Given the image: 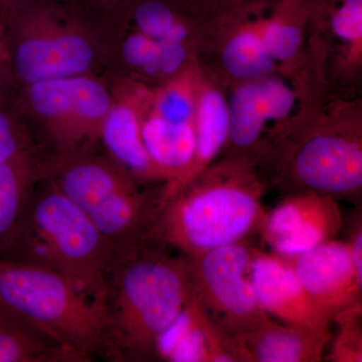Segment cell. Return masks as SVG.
Listing matches in <instances>:
<instances>
[{
    "instance_id": "6da1fadb",
    "label": "cell",
    "mask_w": 362,
    "mask_h": 362,
    "mask_svg": "<svg viewBox=\"0 0 362 362\" xmlns=\"http://www.w3.org/2000/svg\"><path fill=\"white\" fill-rule=\"evenodd\" d=\"M171 250L148 239L114 259L100 299L107 361H156L159 337L192 292L187 257L175 256Z\"/></svg>"
},
{
    "instance_id": "7a4b0ae2",
    "label": "cell",
    "mask_w": 362,
    "mask_h": 362,
    "mask_svg": "<svg viewBox=\"0 0 362 362\" xmlns=\"http://www.w3.org/2000/svg\"><path fill=\"white\" fill-rule=\"evenodd\" d=\"M264 192L247 158L211 165L161 202L152 237L189 258L244 242L263 228Z\"/></svg>"
},
{
    "instance_id": "3957f363",
    "label": "cell",
    "mask_w": 362,
    "mask_h": 362,
    "mask_svg": "<svg viewBox=\"0 0 362 362\" xmlns=\"http://www.w3.org/2000/svg\"><path fill=\"white\" fill-rule=\"evenodd\" d=\"M0 312L77 354L107 361L101 302L75 281L40 267L0 258Z\"/></svg>"
},
{
    "instance_id": "277c9868",
    "label": "cell",
    "mask_w": 362,
    "mask_h": 362,
    "mask_svg": "<svg viewBox=\"0 0 362 362\" xmlns=\"http://www.w3.org/2000/svg\"><path fill=\"white\" fill-rule=\"evenodd\" d=\"M4 258L56 272L101 299L116 255L87 214L51 181L33 188Z\"/></svg>"
},
{
    "instance_id": "5b68a950",
    "label": "cell",
    "mask_w": 362,
    "mask_h": 362,
    "mask_svg": "<svg viewBox=\"0 0 362 362\" xmlns=\"http://www.w3.org/2000/svg\"><path fill=\"white\" fill-rule=\"evenodd\" d=\"M54 171L52 182L87 214L116 256L153 238L163 189L148 192L103 159L71 156Z\"/></svg>"
},
{
    "instance_id": "8992f818",
    "label": "cell",
    "mask_w": 362,
    "mask_h": 362,
    "mask_svg": "<svg viewBox=\"0 0 362 362\" xmlns=\"http://www.w3.org/2000/svg\"><path fill=\"white\" fill-rule=\"evenodd\" d=\"M252 247L247 240L187 257L190 289L207 316L235 338L271 318L251 278Z\"/></svg>"
},
{
    "instance_id": "52a82bcc",
    "label": "cell",
    "mask_w": 362,
    "mask_h": 362,
    "mask_svg": "<svg viewBox=\"0 0 362 362\" xmlns=\"http://www.w3.org/2000/svg\"><path fill=\"white\" fill-rule=\"evenodd\" d=\"M290 194L311 192L333 199L358 197L362 187L361 131L327 129L309 135L285 170Z\"/></svg>"
},
{
    "instance_id": "ba28073f",
    "label": "cell",
    "mask_w": 362,
    "mask_h": 362,
    "mask_svg": "<svg viewBox=\"0 0 362 362\" xmlns=\"http://www.w3.org/2000/svg\"><path fill=\"white\" fill-rule=\"evenodd\" d=\"M342 221L337 199L300 192L288 195L267 213L261 233L275 254L293 258L334 239Z\"/></svg>"
},
{
    "instance_id": "9c48e42d",
    "label": "cell",
    "mask_w": 362,
    "mask_h": 362,
    "mask_svg": "<svg viewBox=\"0 0 362 362\" xmlns=\"http://www.w3.org/2000/svg\"><path fill=\"white\" fill-rule=\"evenodd\" d=\"M286 259L312 301L330 322L342 312L361 304L362 278L354 267L349 243L327 240L299 256Z\"/></svg>"
},
{
    "instance_id": "30bf717a",
    "label": "cell",
    "mask_w": 362,
    "mask_h": 362,
    "mask_svg": "<svg viewBox=\"0 0 362 362\" xmlns=\"http://www.w3.org/2000/svg\"><path fill=\"white\" fill-rule=\"evenodd\" d=\"M251 278L259 303L280 322L330 330V320L315 303L288 259L252 247Z\"/></svg>"
},
{
    "instance_id": "8fae6325",
    "label": "cell",
    "mask_w": 362,
    "mask_h": 362,
    "mask_svg": "<svg viewBox=\"0 0 362 362\" xmlns=\"http://www.w3.org/2000/svg\"><path fill=\"white\" fill-rule=\"evenodd\" d=\"M28 35L14 45L13 64L18 77L28 85L85 75L94 59L88 40L70 30Z\"/></svg>"
},
{
    "instance_id": "7c38bea8",
    "label": "cell",
    "mask_w": 362,
    "mask_h": 362,
    "mask_svg": "<svg viewBox=\"0 0 362 362\" xmlns=\"http://www.w3.org/2000/svg\"><path fill=\"white\" fill-rule=\"evenodd\" d=\"M330 330H316L269 319L233 338L240 362H319Z\"/></svg>"
},
{
    "instance_id": "4fadbf2b",
    "label": "cell",
    "mask_w": 362,
    "mask_h": 362,
    "mask_svg": "<svg viewBox=\"0 0 362 362\" xmlns=\"http://www.w3.org/2000/svg\"><path fill=\"white\" fill-rule=\"evenodd\" d=\"M148 99L138 94L113 101L100 138L116 163L138 180L166 183L165 177L154 165L143 144L142 116Z\"/></svg>"
},
{
    "instance_id": "5bb4252c",
    "label": "cell",
    "mask_w": 362,
    "mask_h": 362,
    "mask_svg": "<svg viewBox=\"0 0 362 362\" xmlns=\"http://www.w3.org/2000/svg\"><path fill=\"white\" fill-rule=\"evenodd\" d=\"M194 160L185 175L173 185H164L161 202L199 177L225 148L230 135L228 99L218 88L202 83L197 88L194 118Z\"/></svg>"
},
{
    "instance_id": "9a60e30c",
    "label": "cell",
    "mask_w": 362,
    "mask_h": 362,
    "mask_svg": "<svg viewBox=\"0 0 362 362\" xmlns=\"http://www.w3.org/2000/svg\"><path fill=\"white\" fill-rule=\"evenodd\" d=\"M141 135L150 159L165 177V185L180 180L194 160V122L171 123L145 108Z\"/></svg>"
},
{
    "instance_id": "2e32d148",
    "label": "cell",
    "mask_w": 362,
    "mask_h": 362,
    "mask_svg": "<svg viewBox=\"0 0 362 362\" xmlns=\"http://www.w3.org/2000/svg\"><path fill=\"white\" fill-rule=\"evenodd\" d=\"M37 180L28 151L0 168V258L6 256Z\"/></svg>"
},
{
    "instance_id": "e0dca14e",
    "label": "cell",
    "mask_w": 362,
    "mask_h": 362,
    "mask_svg": "<svg viewBox=\"0 0 362 362\" xmlns=\"http://www.w3.org/2000/svg\"><path fill=\"white\" fill-rule=\"evenodd\" d=\"M230 115L228 143L235 151L245 153L257 146L267 122H272L258 78L240 83L228 100Z\"/></svg>"
},
{
    "instance_id": "ac0fdd59",
    "label": "cell",
    "mask_w": 362,
    "mask_h": 362,
    "mask_svg": "<svg viewBox=\"0 0 362 362\" xmlns=\"http://www.w3.org/2000/svg\"><path fill=\"white\" fill-rule=\"evenodd\" d=\"M0 362H83L70 350L0 312Z\"/></svg>"
},
{
    "instance_id": "d6986e66",
    "label": "cell",
    "mask_w": 362,
    "mask_h": 362,
    "mask_svg": "<svg viewBox=\"0 0 362 362\" xmlns=\"http://www.w3.org/2000/svg\"><path fill=\"white\" fill-rule=\"evenodd\" d=\"M221 63L230 77L242 82L272 75L277 63L267 52L259 21L240 26L230 35L223 45Z\"/></svg>"
},
{
    "instance_id": "ffe728a7",
    "label": "cell",
    "mask_w": 362,
    "mask_h": 362,
    "mask_svg": "<svg viewBox=\"0 0 362 362\" xmlns=\"http://www.w3.org/2000/svg\"><path fill=\"white\" fill-rule=\"evenodd\" d=\"M199 82L194 74L183 71L149 96V108L171 123H192Z\"/></svg>"
},
{
    "instance_id": "44dd1931",
    "label": "cell",
    "mask_w": 362,
    "mask_h": 362,
    "mask_svg": "<svg viewBox=\"0 0 362 362\" xmlns=\"http://www.w3.org/2000/svg\"><path fill=\"white\" fill-rule=\"evenodd\" d=\"M259 32L267 52L276 63H288L302 45V30L291 18L276 16L259 21Z\"/></svg>"
},
{
    "instance_id": "7402d4cb",
    "label": "cell",
    "mask_w": 362,
    "mask_h": 362,
    "mask_svg": "<svg viewBox=\"0 0 362 362\" xmlns=\"http://www.w3.org/2000/svg\"><path fill=\"white\" fill-rule=\"evenodd\" d=\"M362 304L342 312L334 321L339 324V332L328 356L334 362L362 361Z\"/></svg>"
},
{
    "instance_id": "603a6c76",
    "label": "cell",
    "mask_w": 362,
    "mask_h": 362,
    "mask_svg": "<svg viewBox=\"0 0 362 362\" xmlns=\"http://www.w3.org/2000/svg\"><path fill=\"white\" fill-rule=\"evenodd\" d=\"M331 28L349 47L350 59H361L362 0H343L331 18Z\"/></svg>"
},
{
    "instance_id": "cb8c5ba5",
    "label": "cell",
    "mask_w": 362,
    "mask_h": 362,
    "mask_svg": "<svg viewBox=\"0 0 362 362\" xmlns=\"http://www.w3.org/2000/svg\"><path fill=\"white\" fill-rule=\"evenodd\" d=\"M133 20L138 32L159 40L180 16L165 0H140L133 11Z\"/></svg>"
},
{
    "instance_id": "d4e9b609",
    "label": "cell",
    "mask_w": 362,
    "mask_h": 362,
    "mask_svg": "<svg viewBox=\"0 0 362 362\" xmlns=\"http://www.w3.org/2000/svg\"><path fill=\"white\" fill-rule=\"evenodd\" d=\"M25 151L28 150L13 117L0 108V168Z\"/></svg>"
},
{
    "instance_id": "484cf974",
    "label": "cell",
    "mask_w": 362,
    "mask_h": 362,
    "mask_svg": "<svg viewBox=\"0 0 362 362\" xmlns=\"http://www.w3.org/2000/svg\"><path fill=\"white\" fill-rule=\"evenodd\" d=\"M157 49H158L157 40L137 32L128 37L124 42V59L133 68L141 69Z\"/></svg>"
},
{
    "instance_id": "4316f807",
    "label": "cell",
    "mask_w": 362,
    "mask_h": 362,
    "mask_svg": "<svg viewBox=\"0 0 362 362\" xmlns=\"http://www.w3.org/2000/svg\"><path fill=\"white\" fill-rule=\"evenodd\" d=\"M185 44V42L159 40L161 76L175 77L180 74L187 59V49Z\"/></svg>"
},
{
    "instance_id": "83f0119b",
    "label": "cell",
    "mask_w": 362,
    "mask_h": 362,
    "mask_svg": "<svg viewBox=\"0 0 362 362\" xmlns=\"http://www.w3.org/2000/svg\"><path fill=\"white\" fill-rule=\"evenodd\" d=\"M349 245L357 274H358L359 277L362 278V226L361 218L356 220L354 226H352Z\"/></svg>"
},
{
    "instance_id": "f1b7e54d",
    "label": "cell",
    "mask_w": 362,
    "mask_h": 362,
    "mask_svg": "<svg viewBox=\"0 0 362 362\" xmlns=\"http://www.w3.org/2000/svg\"><path fill=\"white\" fill-rule=\"evenodd\" d=\"M2 30L0 28V66L4 63V58H6V45H4V37H2Z\"/></svg>"
},
{
    "instance_id": "f546056e",
    "label": "cell",
    "mask_w": 362,
    "mask_h": 362,
    "mask_svg": "<svg viewBox=\"0 0 362 362\" xmlns=\"http://www.w3.org/2000/svg\"><path fill=\"white\" fill-rule=\"evenodd\" d=\"M16 0H0V11L11 8L16 4Z\"/></svg>"
},
{
    "instance_id": "4dcf8cb0",
    "label": "cell",
    "mask_w": 362,
    "mask_h": 362,
    "mask_svg": "<svg viewBox=\"0 0 362 362\" xmlns=\"http://www.w3.org/2000/svg\"><path fill=\"white\" fill-rule=\"evenodd\" d=\"M218 1H221V2H238V1H242V0H218Z\"/></svg>"
}]
</instances>
